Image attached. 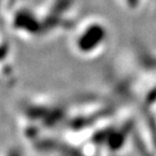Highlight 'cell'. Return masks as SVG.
I'll list each match as a JSON object with an SVG mask.
<instances>
[{
    "label": "cell",
    "instance_id": "6da1fadb",
    "mask_svg": "<svg viewBox=\"0 0 156 156\" xmlns=\"http://www.w3.org/2000/svg\"><path fill=\"white\" fill-rule=\"evenodd\" d=\"M106 36V28L103 23L97 21L84 22L73 37V46L80 56H96L104 48Z\"/></svg>",
    "mask_w": 156,
    "mask_h": 156
}]
</instances>
